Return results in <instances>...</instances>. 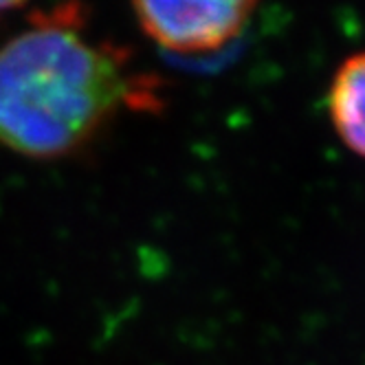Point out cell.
I'll list each match as a JSON object with an SVG mask.
<instances>
[{"label": "cell", "mask_w": 365, "mask_h": 365, "mask_svg": "<svg viewBox=\"0 0 365 365\" xmlns=\"http://www.w3.org/2000/svg\"><path fill=\"white\" fill-rule=\"evenodd\" d=\"M73 9L0 46V145L27 159L75 154L133 101L125 56L77 34Z\"/></svg>", "instance_id": "1"}, {"label": "cell", "mask_w": 365, "mask_h": 365, "mask_svg": "<svg viewBox=\"0 0 365 365\" xmlns=\"http://www.w3.org/2000/svg\"><path fill=\"white\" fill-rule=\"evenodd\" d=\"M141 31L172 53H210L236 40L251 20V0L135 3Z\"/></svg>", "instance_id": "2"}, {"label": "cell", "mask_w": 365, "mask_h": 365, "mask_svg": "<svg viewBox=\"0 0 365 365\" xmlns=\"http://www.w3.org/2000/svg\"><path fill=\"white\" fill-rule=\"evenodd\" d=\"M328 113L339 139L365 159V51L336 68L328 91Z\"/></svg>", "instance_id": "3"}, {"label": "cell", "mask_w": 365, "mask_h": 365, "mask_svg": "<svg viewBox=\"0 0 365 365\" xmlns=\"http://www.w3.org/2000/svg\"><path fill=\"white\" fill-rule=\"evenodd\" d=\"M22 7H24L22 3H0V18H3L5 14H9V11L22 9Z\"/></svg>", "instance_id": "4"}]
</instances>
